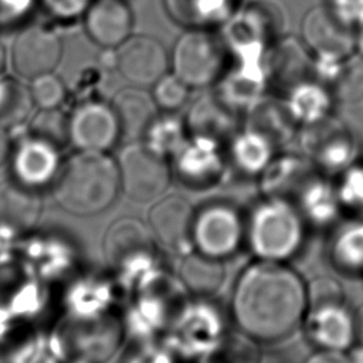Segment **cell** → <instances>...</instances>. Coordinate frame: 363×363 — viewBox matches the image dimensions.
Segmentation results:
<instances>
[{
    "mask_svg": "<svg viewBox=\"0 0 363 363\" xmlns=\"http://www.w3.org/2000/svg\"><path fill=\"white\" fill-rule=\"evenodd\" d=\"M308 285L286 262L255 259L235 279L230 312L244 337L271 343L302 325Z\"/></svg>",
    "mask_w": 363,
    "mask_h": 363,
    "instance_id": "6da1fadb",
    "label": "cell"
},
{
    "mask_svg": "<svg viewBox=\"0 0 363 363\" xmlns=\"http://www.w3.org/2000/svg\"><path fill=\"white\" fill-rule=\"evenodd\" d=\"M119 193L118 164L109 152L75 150L62 162L52 182L57 204L75 216H95L105 211Z\"/></svg>",
    "mask_w": 363,
    "mask_h": 363,
    "instance_id": "7a4b0ae2",
    "label": "cell"
},
{
    "mask_svg": "<svg viewBox=\"0 0 363 363\" xmlns=\"http://www.w3.org/2000/svg\"><path fill=\"white\" fill-rule=\"evenodd\" d=\"M306 225L289 199L264 196L245 220V242L255 259L286 262L302 250Z\"/></svg>",
    "mask_w": 363,
    "mask_h": 363,
    "instance_id": "3957f363",
    "label": "cell"
},
{
    "mask_svg": "<svg viewBox=\"0 0 363 363\" xmlns=\"http://www.w3.org/2000/svg\"><path fill=\"white\" fill-rule=\"evenodd\" d=\"M286 27L285 10L277 0H247L218 31L235 61L262 64L268 45L286 34Z\"/></svg>",
    "mask_w": 363,
    "mask_h": 363,
    "instance_id": "277c9868",
    "label": "cell"
},
{
    "mask_svg": "<svg viewBox=\"0 0 363 363\" xmlns=\"http://www.w3.org/2000/svg\"><path fill=\"white\" fill-rule=\"evenodd\" d=\"M163 336L177 359L197 363L227 340V320L210 298L194 296L177 311Z\"/></svg>",
    "mask_w": 363,
    "mask_h": 363,
    "instance_id": "5b68a950",
    "label": "cell"
},
{
    "mask_svg": "<svg viewBox=\"0 0 363 363\" xmlns=\"http://www.w3.org/2000/svg\"><path fill=\"white\" fill-rule=\"evenodd\" d=\"M231 58L218 30L184 28L170 52V71L191 89L213 88Z\"/></svg>",
    "mask_w": 363,
    "mask_h": 363,
    "instance_id": "8992f818",
    "label": "cell"
},
{
    "mask_svg": "<svg viewBox=\"0 0 363 363\" xmlns=\"http://www.w3.org/2000/svg\"><path fill=\"white\" fill-rule=\"evenodd\" d=\"M116 159L121 191L135 203H155L170 186V160L153 152L143 140H130Z\"/></svg>",
    "mask_w": 363,
    "mask_h": 363,
    "instance_id": "52a82bcc",
    "label": "cell"
},
{
    "mask_svg": "<svg viewBox=\"0 0 363 363\" xmlns=\"http://www.w3.org/2000/svg\"><path fill=\"white\" fill-rule=\"evenodd\" d=\"M302 155L322 174H340L357 160L359 146L352 130L333 113L298 130Z\"/></svg>",
    "mask_w": 363,
    "mask_h": 363,
    "instance_id": "ba28073f",
    "label": "cell"
},
{
    "mask_svg": "<svg viewBox=\"0 0 363 363\" xmlns=\"http://www.w3.org/2000/svg\"><path fill=\"white\" fill-rule=\"evenodd\" d=\"M299 33L318 69L336 68L356 51V30L340 20L326 3L308 9Z\"/></svg>",
    "mask_w": 363,
    "mask_h": 363,
    "instance_id": "9c48e42d",
    "label": "cell"
},
{
    "mask_svg": "<svg viewBox=\"0 0 363 363\" xmlns=\"http://www.w3.org/2000/svg\"><path fill=\"white\" fill-rule=\"evenodd\" d=\"M244 241L245 220L234 206L211 201L196 210L191 230L193 250L224 261L234 255Z\"/></svg>",
    "mask_w": 363,
    "mask_h": 363,
    "instance_id": "30bf717a",
    "label": "cell"
},
{
    "mask_svg": "<svg viewBox=\"0 0 363 363\" xmlns=\"http://www.w3.org/2000/svg\"><path fill=\"white\" fill-rule=\"evenodd\" d=\"M62 58V40L48 24L27 23L16 31L10 47V64L23 79L54 72Z\"/></svg>",
    "mask_w": 363,
    "mask_h": 363,
    "instance_id": "8fae6325",
    "label": "cell"
},
{
    "mask_svg": "<svg viewBox=\"0 0 363 363\" xmlns=\"http://www.w3.org/2000/svg\"><path fill=\"white\" fill-rule=\"evenodd\" d=\"M121 138L111 101L84 99L68 113V139L75 150L109 152Z\"/></svg>",
    "mask_w": 363,
    "mask_h": 363,
    "instance_id": "7c38bea8",
    "label": "cell"
},
{
    "mask_svg": "<svg viewBox=\"0 0 363 363\" xmlns=\"http://www.w3.org/2000/svg\"><path fill=\"white\" fill-rule=\"evenodd\" d=\"M113 51V65L129 84L150 88L170 71V52L149 34H132Z\"/></svg>",
    "mask_w": 363,
    "mask_h": 363,
    "instance_id": "4fadbf2b",
    "label": "cell"
},
{
    "mask_svg": "<svg viewBox=\"0 0 363 363\" xmlns=\"http://www.w3.org/2000/svg\"><path fill=\"white\" fill-rule=\"evenodd\" d=\"M302 325L316 349L349 352L357 340V320L345 299L308 303Z\"/></svg>",
    "mask_w": 363,
    "mask_h": 363,
    "instance_id": "5bb4252c",
    "label": "cell"
},
{
    "mask_svg": "<svg viewBox=\"0 0 363 363\" xmlns=\"http://www.w3.org/2000/svg\"><path fill=\"white\" fill-rule=\"evenodd\" d=\"M262 68L268 88L282 95L296 84L316 78L313 55L301 37L289 34L278 37L268 45Z\"/></svg>",
    "mask_w": 363,
    "mask_h": 363,
    "instance_id": "9a60e30c",
    "label": "cell"
},
{
    "mask_svg": "<svg viewBox=\"0 0 363 363\" xmlns=\"http://www.w3.org/2000/svg\"><path fill=\"white\" fill-rule=\"evenodd\" d=\"M173 174L187 186L207 187L217 183L225 169L221 142L199 135H189L183 146L170 159Z\"/></svg>",
    "mask_w": 363,
    "mask_h": 363,
    "instance_id": "2e32d148",
    "label": "cell"
},
{
    "mask_svg": "<svg viewBox=\"0 0 363 363\" xmlns=\"http://www.w3.org/2000/svg\"><path fill=\"white\" fill-rule=\"evenodd\" d=\"M194 214L196 210L187 199L177 194L162 196L149 211L147 227L159 245L182 255L193 248Z\"/></svg>",
    "mask_w": 363,
    "mask_h": 363,
    "instance_id": "e0dca14e",
    "label": "cell"
},
{
    "mask_svg": "<svg viewBox=\"0 0 363 363\" xmlns=\"http://www.w3.org/2000/svg\"><path fill=\"white\" fill-rule=\"evenodd\" d=\"M9 159L14 182L33 190L52 183L62 164L60 147L31 133L11 147Z\"/></svg>",
    "mask_w": 363,
    "mask_h": 363,
    "instance_id": "ac0fdd59",
    "label": "cell"
},
{
    "mask_svg": "<svg viewBox=\"0 0 363 363\" xmlns=\"http://www.w3.org/2000/svg\"><path fill=\"white\" fill-rule=\"evenodd\" d=\"M86 37L98 47L115 50L135 30V14L128 0H94L81 18Z\"/></svg>",
    "mask_w": 363,
    "mask_h": 363,
    "instance_id": "d6986e66",
    "label": "cell"
},
{
    "mask_svg": "<svg viewBox=\"0 0 363 363\" xmlns=\"http://www.w3.org/2000/svg\"><path fill=\"white\" fill-rule=\"evenodd\" d=\"M240 113L233 111L214 91V88L200 89L199 95L189 101L184 122L189 135H199L218 142L230 140L240 129Z\"/></svg>",
    "mask_w": 363,
    "mask_h": 363,
    "instance_id": "ffe728a7",
    "label": "cell"
},
{
    "mask_svg": "<svg viewBox=\"0 0 363 363\" xmlns=\"http://www.w3.org/2000/svg\"><path fill=\"white\" fill-rule=\"evenodd\" d=\"M217 95L237 113L242 115L265 94L268 85L262 64L238 62L228 65L213 86Z\"/></svg>",
    "mask_w": 363,
    "mask_h": 363,
    "instance_id": "44dd1931",
    "label": "cell"
},
{
    "mask_svg": "<svg viewBox=\"0 0 363 363\" xmlns=\"http://www.w3.org/2000/svg\"><path fill=\"white\" fill-rule=\"evenodd\" d=\"M77 322L79 326L71 345L77 356L75 363H102L119 349L125 339L121 318L113 315Z\"/></svg>",
    "mask_w": 363,
    "mask_h": 363,
    "instance_id": "7402d4cb",
    "label": "cell"
},
{
    "mask_svg": "<svg viewBox=\"0 0 363 363\" xmlns=\"http://www.w3.org/2000/svg\"><path fill=\"white\" fill-rule=\"evenodd\" d=\"M119 285L116 279L102 274H89L71 286L68 308L75 320H94L112 315L118 301Z\"/></svg>",
    "mask_w": 363,
    "mask_h": 363,
    "instance_id": "603a6c76",
    "label": "cell"
},
{
    "mask_svg": "<svg viewBox=\"0 0 363 363\" xmlns=\"http://www.w3.org/2000/svg\"><path fill=\"white\" fill-rule=\"evenodd\" d=\"M242 126L262 133L277 147L292 140L299 130L284 96L272 92H265L242 115Z\"/></svg>",
    "mask_w": 363,
    "mask_h": 363,
    "instance_id": "cb8c5ba5",
    "label": "cell"
},
{
    "mask_svg": "<svg viewBox=\"0 0 363 363\" xmlns=\"http://www.w3.org/2000/svg\"><path fill=\"white\" fill-rule=\"evenodd\" d=\"M119 121L122 138L130 140H142L147 126L159 115L150 89L136 85L121 88L111 99Z\"/></svg>",
    "mask_w": 363,
    "mask_h": 363,
    "instance_id": "d4e9b609",
    "label": "cell"
},
{
    "mask_svg": "<svg viewBox=\"0 0 363 363\" xmlns=\"http://www.w3.org/2000/svg\"><path fill=\"white\" fill-rule=\"evenodd\" d=\"M296 207L306 224L313 227L332 225L343 211L336 183L322 173H313L295 194Z\"/></svg>",
    "mask_w": 363,
    "mask_h": 363,
    "instance_id": "484cf974",
    "label": "cell"
},
{
    "mask_svg": "<svg viewBox=\"0 0 363 363\" xmlns=\"http://www.w3.org/2000/svg\"><path fill=\"white\" fill-rule=\"evenodd\" d=\"M241 0H162L167 17L183 28L218 30Z\"/></svg>",
    "mask_w": 363,
    "mask_h": 363,
    "instance_id": "4316f807",
    "label": "cell"
},
{
    "mask_svg": "<svg viewBox=\"0 0 363 363\" xmlns=\"http://www.w3.org/2000/svg\"><path fill=\"white\" fill-rule=\"evenodd\" d=\"M315 172L318 170L303 155H275L272 162L259 174L262 194L284 199L295 196Z\"/></svg>",
    "mask_w": 363,
    "mask_h": 363,
    "instance_id": "83f0119b",
    "label": "cell"
},
{
    "mask_svg": "<svg viewBox=\"0 0 363 363\" xmlns=\"http://www.w3.org/2000/svg\"><path fill=\"white\" fill-rule=\"evenodd\" d=\"M149 227L132 217H123L111 224L104 235V255L115 268L130 257L156 250Z\"/></svg>",
    "mask_w": 363,
    "mask_h": 363,
    "instance_id": "f1b7e54d",
    "label": "cell"
},
{
    "mask_svg": "<svg viewBox=\"0 0 363 363\" xmlns=\"http://www.w3.org/2000/svg\"><path fill=\"white\" fill-rule=\"evenodd\" d=\"M176 277L189 295L210 298L225 279V268L221 259L204 255L196 250H189L179 255Z\"/></svg>",
    "mask_w": 363,
    "mask_h": 363,
    "instance_id": "f546056e",
    "label": "cell"
},
{
    "mask_svg": "<svg viewBox=\"0 0 363 363\" xmlns=\"http://www.w3.org/2000/svg\"><path fill=\"white\" fill-rule=\"evenodd\" d=\"M282 96L299 128L332 115L336 102L329 85L318 78H309L296 84Z\"/></svg>",
    "mask_w": 363,
    "mask_h": 363,
    "instance_id": "4dcf8cb0",
    "label": "cell"
},
{
    "mask_svg": "<svg viewBox=\"0 0 363 363\" xmlns=\"http://www.w3.org/2000/svg\"><path fill=\"white\" fill-rule=\"evenodd\" d=\"M277 155V146L262 133L241 126L228 140L231 163L244 174L259 176Z\"/></svg>",
    "mask_w": 363,
    "mask_h": 363,
    "instance_id": "1f68e13d",
    "label": "cell"
},
{
    "mask_svg": "<svg viewBox=\"0 0 363 363\" xmlns=\"http://www.w3.org/2000/svg\"><path fill=\"white\" fill-rule=\"evenodd\" d=\"M41 201L35 190L17 182L0 186V227L11 231H28L40 217Z\"/></svg>",
    "mask_w": 363,
    "mask_h": 363,
    "instance_id": "d6a6232c",
    "label": "cell"
},
{
    "mask_svg": "<svg viewBox=\"0 0 363 363\" xmlns=\"http://www.w3.org/2000/svg\"><path fill=\"white\" fill-rule=\"evenodd\" d=\"M332 264L346 274H363V218L340 224L329 244Z\"/></svg>",
    "mask_w": 363,
    "mask_h": 363,
    "instance_id": "836d02e7",
    "label": "cell"
},
{
    "mask_svg": "<svg viewBox=\"0 0 363 363\" xmlns=\"http://www.w3.org/2000/svg\"><path fill=\"white\" fill-rule=\"evenodd\" d=\"M189 138L184 118L176 112H159L147 126L142 140L157 155L172 159Z\"/></svg>",
    "mask_w": 363,
    "mask_h": 363,
    "instance_id": "e575fe53",
    "label": "cell"
},
{
    "mask_svg": "<svg viewBox=\"0 0 363 363\" xmlns=\"http://www.w3.org/2000/svg\"><path fill=\"white\" fill-rule=\"evenodd\" d=\"M34 106L28 86L20 78L0 77V126L21 123Z\"/></svg>",
    "mask_w": 363,
    "mask_h": 363,
    "instance_id": "d590c367",
    "label": "cell"
},
{
    "mask_svg": "<svg viewBox=\"0 0 363 363\" xmlns=\"http://www.w3.org/2000/svg\"><path fill=\"white\" fill-rule=\"evenodd\" d=\"M328 85L336 102H360L363 99V55L354 51L346 57Z\"/></svg>",
    "mask_w": 363,
    "mask_h": 363,
    "instance_id": "8d00e7d4",
    "label": "cell"
},
{
    "mask_svg": "<svg viewBox=\"0 0 363 363\" xmlns=\"http://www.w3.org/2000/svg\"><path fill=\"white\" fill-rule=\"evenodd\" d=\"M149 89L160 112L180 111L189 104L193 91L182 78H179L172 71L160 77Z\"/></svg>",
    "mask_w": 363,
    "mask_h": 363,
    "instance_id": "74e56055",
    "label": "cell"
},
{
    "mask_svg": "<svg viewBox=\"0 0 363 363\" xmlns=\"http://www.w3.org/2000/svg\"><path fill=\"white\" fill-rule=\"evenodd\" d=\"M30 133L62 147L69 143L68 113H64L61 108L38 109L30 122Z\"/></svg>",
    "mask_w": 363,
    "mask_h": 363,
    "instance_id": "f35d334b",
    "label": "cell"
},
{
    "mask_svg": "<svg viewBox=\"0 0 363 363\" xmlns=\"http://www.w3.org/2000/svg\"><path fill=\"white\" fill-rule=\"evenodd\" d=\"M30 96L37 109L61 108L68 95V88L55 71L30 79Z\"/></svg>",
    "mask_w": 363,
    "mask_h": 363,
    "instance_id": "ab89813d",
    "label": "cell"
},
{
    "mask_svg": "<svg viewBox=\"0 0 363 363\" xmlns=\"http://www.w3.org/2000/svg\"><path fill=\"white\" fill-rule=\"evenodd\" d=\"M342 208L363 218V162H354L339 174L336 183Z\"/></svg>",
    "mask_w": 363,
    "mask_h": 363,
    "instance_id": "60d3db41",
    "label": "cell"
},
{
    "mask_svg": "<svg viewBox=\"0 0 363 363\" xmlns=\"http://www.w3.org/2000/svg\"><path fill=\"white\" fill-rule=\"evenodd\" d=\"M37 0H0V33L17 31L31 21Z\"/></svg>",
    "mask_w": 363,
    "mask_h": 363,
    "instance_id": "b9f144b4",
    "label": "cell"
},
{
    "mask_svg": "<svg viewBox=\"0 0 363 363\" xmlns=\"http://www.w3.org/2000/svg\"><path fill=\"white\" fill-rule=\"evenodd\" d=\"M94 0H37L47 17L55 23H74L81 20Z\"/></svg>",
    "mask_w": 363,
    "mask_h": 363,
    "instance_id": "7bdbcfd3",
    "label": "cell"
},
{
    "mask_svg": "<svg viewBox=\"0 0 363 363\" xmlns=\"http://www.w3.org/2000/svg\"><path fill=\"white\" fill-rule=\"evenodd\" d=\"M177 357L164 342L149 340L135 343L123 363H176Z\"/></svg>",
    "mask_w": 363,
    "mask_h": 363,
    "instance_id": "ee69618b",
    "label": "cell"
},
{
    "mask_svg": "<svg viewBox=\"0 0 363 363\" xmlns=\"http://www.w3.org/2000/svg\"><path fill=\"white\" fill-rule=\"evenodd\" d=\"M325 3L340 20L354 30L363 20V0H326Z\"/></svg>",
    "mask_w": 363,
    "mask_h": 363,
    "instance_id": "f6af8a7d",
    "label": "cell"
},
{
    "mask_svg": "<svg viewBox=\"0 0 363 363\" xmlns=\"http://www.w3.org/2000/svg\"><path fill=\"white\" fill-rule=\"evenodd\" d=\"M303 363H352L347 352L318 349Z\"/></svg>",
    "mask_w": 363,
    "mask_h": 363,
    "instance_id": "bcb514c9",
    "label": "cell"
},
{
    "mask_svg": "<svg viewBox=\"0 0 363 363\" xmlns=\"http://www.w3.org/2000/svg\"><path fill=\"white\" fill-rule=\"evenodd\" d=\"M10 152H11V146H10L9 136L6 133V128L0 126V166L6 163V160L10 157Z\"/></svg>",
    "mask_w": 363,
    "mask_h": 363,
    "instance_id": "7dc6e473",
    "label": "cell"
},
{
    "mask_svg": "<svg viewBox=\"0 0 363 363\" xmlns=\"http://www.w3.org/2000/svg\"><path fill=\"white\" fill-rule=\"evenodd\" d=\"M356 51L363 55V20L356 27Z\"/></svg>",
    "mask_w": 363,
    "mask_h": 363,
    "instance_id": "c3c4849f",
    "label": "cell"
},
{
    "mask_svg": "<svg viewBox=\"0 0 363 363\" xmlns=\"http://www.w3.org/2000/svg\"><path fill=\"white\" fill-rule=\"evenodd\" d=\"M4 69H6V50L0 43V77H3Z\"/></svg>",
    "mask_w": 363,
    "mask_h": 363,
    "instance_id": "681fc988",
    "label": "cell"
}]
</instances>
